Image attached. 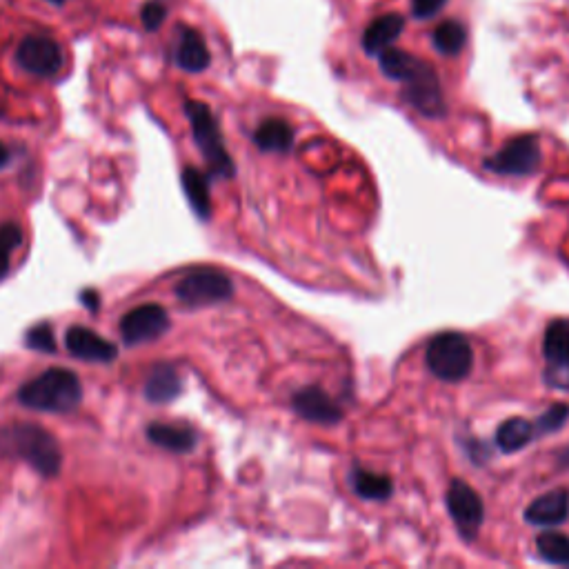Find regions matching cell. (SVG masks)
I'll use <instances>...</instances> for the list:
<instances>
[{"instance_id": "obj_1", "label": "cell", "mask_w": 569, "mask_h": 569, "mask_svg": "<svg viewBox=\"0 0 569 569\" xmlns=\"http://www.w3.org/2000/svg\"><path fill=\"white\" fill-rule=\"evenodd\" d=\"M378 61L387 78L403 85V98L418 114L425 118H443L447 114L441 81L432 65L394 47L378 54Z\"/></svg>"}, {"instance_id": "obj_2", "label": "cell", "mask_w": 569, "mask_h": 569, "mask_svg": "<svg viewBox=\"0 0 569 569\" xmlns=\"http://www.w3.org/2000/svg\"><path fill=\"white\" fill-rule=\"evenodd\" d=\"M0 456L25 461L45 478L58 476L63 465V454L56 438L45 427L34 423L0 427Z\"/></svg>"}, {"instance_id": "obj_3", "label": "cell", "mask_w": 569, "mask_h": 569, "mask_svg": "<svg viewBox=\"0 0 569 569\" xmlns=\"http://www.w3.org/2000/svg\"><path fill=\"white\" fill-rule=\"evenodd\" d=\"M18 403L34 412L67 414L83 403V383L67 367L45 369L18 389Z\"/></svg>"}, {"instance_id": "obj_4", "label": "cell", "mask_w": 569, "mask_h": 569, "mask_svg": "<svg viewBox=\"0 0 569 569\" xmlns=\"http://www.w3.org/2000/svg\"><path fill=\"white\" fill-rule=\"evenodd\" d=\"M185 114L189 118V125H192L194 141L209 167V174L216 178H232L236 174V165L223 143L221 127H218L212 109L201 101H187Z\"/></svg>"}, {"instance_id": "obj_5", "label": "cell", "mask_w": 569, "mask_h": 569, "mask_svg": "<svg viewBox=\"0 0 569 569\" xmlns=\"http://www.w3.org/2000/svg\"><path fill=\"white\" fill-rule=\"evenodd\" d=\"M425 365L438 381H465L474 367V349L463 334L441 332L427 343Z\"/></svg>"}, {"instance_id": "obj_6", "label": "cell", "mask_w": 569, "mask_h": 569, "mask_svg": "<svg viewBox=\"0 0 569 569\" xmlns=\"http://www.w3.org/2000/svg\"><path fill=\"white\" fill-rule=\"evenodd\" d=\"M174 294L185 307H212L234 296V283L221 269H196L178 281Z\"/></svg>"}, {"instance_id": "obj_7", "label": "cell", "mask_w": 569, "mask_h": 569, "mask_svg": "<svg viewBox=\"0 0 569 569\" xmlns=\"http://www.w3.org/2000/svg\"><path fill=\"white\" fill-rule=\"evenodd\" d=\"M543 163L541 141L536 134H521L505 143L494 156L485 158V169L498 176H532Z\"/></svg>"}, {"instance_id": "obj_8", "label": "cell", "mask_w": 569, "mask_h": 569, "mask_svg": "<svg viewBox=\"0 0 569 569\" xmlns=\"http://www.w3.org/2000/svg\"><path fill=\"white\" fill-rule=\"evenodd\" d=\"M16 63L36 78H56L65 67V52L54 38L43 34L25 36L16 49Z\"/></svg>"}, {"instance_id": "obj_9", "label": "cell", "mask_w": 569, "mask_h": 569, "mask_svg": "<svg viewBox=\"0 0 569 569\" xmlns=\"http://www.w3.org/2000/svg\"><path fill=\"white\" fill-rule=\"evenodd\" d=\"M447 512L465 541H474L478 529L485 523V505L474 487H469L463 478H454L447 487Z\"/></svg>"}, {"instance_id": "obj_10", "label": "cell", "mask_w": 569, "mask_h": 569, "mask_svg": "<svg viewBox=\"0 0 569 569\" xmlns=\"http://www.w3.org/2000/svg\"><path fill=\"white\" fill-rule=\"evenodd\" d=\"M543 356L547 385L569 392V318H554L545 327Z\"/></svg>"}, {"instance_id": "obj_11", "label": "cell", "mask_w": 569, "mask_h": 569, "mask_svg": "<svg viewBox=\"0 0 569 569\" xmlns=\"http://www.w3.org/2000/svg\"><path fill=\"white\" fill-rule=\"evenodd\" d=\"M118 329H121L123 343L134 347V345L156 341V338L165 336L169 329V316L165 312V307L161 305H154V303L141 305L123 316L121 327Z\"/></svg>"}, {"instance_id": "obj_12", "label": "cell", "mask_w": 569, "mask_h": 569, "mask_svg": "<svg viewBox=\"0 0 569 569\" xmlns=\"http://www.w3.org/2000/svg\"><path fill=\"white\" fill-rule=\"evenodd\" d=\"M292 407L298 416L314 425L332 427L343 421L341 405H338L334 398L318 385H307L298 389V392L292 396Z\"/></svg>"}, {"instance_id": "obj_13", "label": "cell", "mask_w": 569, "mask_h": 569, "mask_svg": "<svg viewBox=\"0 0 569 569\" xmlns=\"http://www.w3.org/2000/svg\"><path fill=\"white\" fill-rule=\"evenodd\" d=\"M65 347L74 358L89 363H114L118 358V347L96 334L94 329H87L81 325H74L67 329L65 334Z\"/></svg>"}, {"instance_id": "obj_14", "label": "cell", "mask_w": 569, "mask_h": 569, "mask_svg": "<svg viewBox=\"0 0 569 569\" xmlns=\"http://www.w3.org/2000/svg\"><path fill=\"white\" fill-rule=\"evenodd\" d=\"M525 521L534 527H556L569 518V489L558 487L534 498L525 509Z\"/></svg>"}, {"instance_id": "obj_15", "label": "cell", "mask_w": 569, "mask_h": 569, "mask_svg": "<svg viewBox=\"0 0 569 569\" xmlns=\"http://www.w3.org/2000/svg\"><path fill=\"white\" fill-rule=\"evenodd\" d=\"M174 58L178 67L192 74L205 72L209 63H212V54H209L203 36L192 27H183L181 34H178Z\"/></svg>"}, {"instance_id": "obj_16", "label": "cell", "mask_w": 569, "mask_h": 569, "mask_svg": "<svg viewBox=\"0 0 569 569\" xmlns=\"http://www.w3.org/2000/svg\"><path fill=\"white\" fill-rule=\"evenodd\" d=\"M294 138V127L283 121V118H265L256 127L254 145L267 154H287L294 149Z\"/></svg>"}, {"instance_id": "obj_17", "label": "cell", "mask_w": 569, "mask_h": 569, "mask_svg": "<svg viewBox=\"0 0 569 569\" xmlns=\"http://www.w3.org/2000/svg\"><path fill=\"white\" fill-rule=\"evenodd\" d=\"M403 27H405V21L401 14L378 16L376 21L367 25L361 45L369 56H378L381 52H385L387 47H392L396 38L403 34Z\"/></svg>"}, {"instance_id": "obj_18", "label": "cell", "mask_w": 569, "mask_h": 569, "mask_svg": "<svg viewBox=\"0 0 569 569\" xmlns=\"http://www.w3.org/2000/svg\"><path fill=\"white\" fill-rule=\"evenodd\" d=\"M147 438L154 445L167 449L174 454H189L196 449L198 434L187 425H169V423H152L147 427Z\"/></svg>"}, {"instance_id": "obj_19", "label": "cell", "mask_w": 569, "mask_h": 569, "mask_svg": "<svg viewBox=\"0 0 569 569\" xmlns=\"http://www.w3.org/2000/svg\"><path fill=\"white\" fill-rule=\"evenodd\" d=\"M181 389H183L181 374L176 372L174 365L163 363L152 369V374H149L147 383H145L143 394L149 403H169L181 394Z\"/></svg>"}, {"instance_id": "obj_20", "label": "cell", "mask_w": 569, "mask_h": 569, "mask_svg": "<svg viewBox=\"0 0 569 569\" xmlns=\"http://www.w3.org/2000/svg\"><path fill=\"white\" fill-rule=\"evenodd\" d=\"M349 483H352V489L363 501H387V498L394 494L392 478L372 472V469H365L361 465L352 467Z\"/></svg>"}, {"instance_id": "obj_21", "label": "cell", "mask_w": 569, "mask_h": 569, "mask_svg": "<svg viewBox=\"0 0 569 569\" xmlns=\"http://www.w3.org/2000/svg\"><path fill=\"white\" fill-rule=\"evenodd\" d=\"M536 438L534 432V423L525 421L521 416H514V418H507L496 429V447L501 449L503 454H516L525 449L529 443H532Z\"/></svg>"}, {"instance_id": "obj_22", "label": "cell", "mask_w": 569, "mask_h": 569, "mask_svg": "<svg viewBox=\"0 0 569 569\" xmlns=\"http://www.w3.org/2000/svg\"><path fill=\"white\" fill-rule=\"evenodd\" d=\"M183 189L189 205L201 221L212 216V196H209V178L198 167H185L181 174Z\"/></svg>"}, {"instance_id": "obj_23", "label": "cell", "mask_w": 569, "mask_h": 569, "mask_svg": "<svg viewBox=\"0 0 569 569\" xmlns=\"http://www.w3.org/2000/svg\"><path fill=\"white\" fill-rule=\"evenodd\" d=\"M536 552L549 565L569 567V536L561 532L538 534Z\"/></svg>"}, {"instance_id": "obj_24", "label": "cell", "mask_w": 569, "mask_h": 569, "mask_svg": "<svg viewBox=\"0 0 569 569\" xmlns=\"http://www.w3.org/2000/svg\"><path fill=\"white\" fill-rule=\"evenodd\" d=\"M432 43L443 56H456L467 45V29L458 21H443L434 29Z\"/></svg>"}, {"instance_id": "obj_25", "label": "cell", "mask_w": 569, "mask_h": 569, "mask_svg": "<svg viewBox=\"0 0 569 569\" xmlns=\"http://www.w3.org/2000/svg\"><path fill=\"white\" fill-rule=\"evenodd\" d=\"M23 245V229L16 223L0 225V278H5L12 267V256Z\"/></svg>"}, {"instance_id": "obj_26", "label": "cell", "mask_w": 569, "mask_h": 569, "mask_svg": "<svg viewBox=\"0 0 569 569\" xmlns=\"http://www.w3.org/2000/svg\"><path fill=\"white\" fill-rule=\"evenodd\" d=\"M567 421H569V405L567 403H554L545 414L536 418L534 432H536V436L556 434V432H561Z\"/></svg>"}, {"instance_id": "obj_27", "label": "cell", "mask_w": 569, "mask_h": 569, "mask_svg": "<svg viewBox=\"0 0 569 569\" xmlns=\"http://www.w3.org/2000/svg\"><path fill=\"white\" fill-rule=\"evenodd\" d=\"M25 345L29 349H36V352H43V354H54L56 352V336H54V329L49 323H41L29 329L25 334Z\"/></svg>"}, {"instance_id": "obj_28", "label": "cell", "mask_w": 569, "mask_h": 569, "mask_svg": "<svg viewBox=\"0 0 569 569\" xmlns=\"http://www.w3.org/2000/svg\"><path fill=\"white\" fill-rule=\"evenodd\" d=\"M445 3L447 0H412V12L416 18H421V21H427V18L441 12Z\"/></svg>"}, {"instance_id": "obj_29", "label": "cell", "mask_w": 569, "mask_h": 569, "mask_svg": "<svg viewBox=\"0 0 569 569\" xmlns=\"http://www.w3.org/2000/svg\"><path fill=\"white\" fill-rule=\"evenodd\" d=\"M465 449H467L469 458H472L476 465H483L487 458H492V447H489L483 441H478V438H472V441H467Z\"/></svg>"}, {"instance_id": "obj_30", "label": "cell", "mask_w": 569, "mask_h": 569, "mask_svg": "<svg viewBox=\"0 0 569 569\" xmlns=\"http://www.w3.org/2000/svg\"><path fill=\"white\" fill-rule=\"evenodd\" d=\"M165 21V7L161 3H147L143 9V23L149 29H156Z\"/></svg>"}, {"instance_id": "obj_31", "label": "cell", "mask_w": 569, "mask_h": 569, "mask_svg": "<svg viewBox=\"0 0 569 569\" xmlns=\"http://www.w3.org/2000/svg\"><path fill=\"white\" fill-rule=\"evenodd\" d=\"M81 301H83V305L87 309H92V312H96V309H98V294L94 292V289H89V292H83Z\"/></svg>"}, {"instance_id": "obj_32", "label": "cell", "mask_w": 569, "mask_h": 569, "mask_svg": "<svg viewBox=\"0 0 569 569\" xmlns=\"http://www.w3.org/2000/svg\"><path fill=\"white\" fill-rule=\"evenodd\" d=\"M12 158H14L12 149H9L3 141H0V169H5V167L12 165Z\"/></svg>"}, {"instance_id": "obj_33", "label": "cell", "mask_w": 569, "mask_h": 569, "mask_svg": "<svg viewBox=\"0 0 569 569\" xmlns=\"http://www.w3.org/2000/svg\"><path fill=\"white\" fill-rule=\"evenodd\" d=\"M45 3H49V5H63V3H67V0H45Z\"/></svg>"}]
</instances>
